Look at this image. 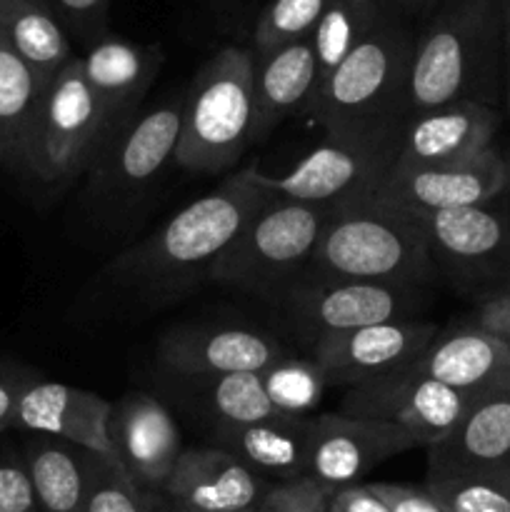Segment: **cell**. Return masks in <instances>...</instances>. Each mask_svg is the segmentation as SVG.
<instances>
[{
  "instance_id": "cell-1",
  "label": "cell",
  "mask_w": 510,
  "mask_h": 512,
  "mask_svg": "<svg viewBox=\"0 0 510 512\" xmlns=\"http://www.w3.org/2000/svg\"><path fill=\"white\" fill-rule=\"evenodd\" d=\"M268 200L253 165L238 170L208 195L180 208L143 243L120 253L110 263V278L153 298L183 293L208 278L215 260Z\"/></svg>"
},
{
  "instance_id": "cell-2",
  "label": "cell",
  "mask_w": 510,
  "mask_h": 512,
  "mask_svg": "<svg viewBox=\"0 0 510 512\" xmlns=\"http://www.w3.org/2000/svg\"><path fill=\"white\" fill-rule=\"evenodd\" d=\"M413 48L415 33L393 8L320 83L310 115L325 138L400 143Z\"/></svg>"
},
{
  "instance_id": "cell-3",
  "label": "cell",
  "mask_w": 510,
  "mask_h": 512,
  "mask_svg": "<svg viewBox=\"0 0 510 512\" xmlns=\"http://www.w3.org/2000/svg\"><path fill=\"white\" fill-rule=\"evenodd\" d=\"M505 73L498 0H440L415 35L408 115L455 100L495 105Z\"/></svg>"
},
{
  "instance_id": "cell-4",
  "label": "cell",
  "mask_w": 510,
  "mask_h": 512,
  "mask_svg": "<svg viewBox=\"0 0 510 512\" xmlns=\"http://www.w3.org/2000/svg\"><path fill=\"white\" fill-rule=\"evenodd\" d=\"M308 275L425 288L438 278L423 223L375 198L328 210Z\"/></svg>"
},
{
  "instance_id": "cell-5",
  "label": "cell",
  "mask_w": 510,
  "mask_h": 512,
  "mask_svg": "<svg viewBox=\"0 0 510 512\" xmlns=\"http://www.w3.org/2000/svg\"><path fill=\"white\" fill-rule=\"evenodd\" d=\"M255 143L253 50L220 48L183 93L175 163L195 175L233 168Z\"/></svg>"
},
{
  "instance_id": "cell-6",
  "label": "cell",
  "mask_w": 510,
  "mask_h": 512,
  "mask_svg": "<svg viewBox=\"0 0 510 512\" xmlns=\"http://www.w3.org/2000/svg\"><path fill=\"white\" fill-rule=\"evenodd\" d=\"M328 210L270 198L248 220L208 278L248 293H273L305 273Z\"/></svg>"
},
{
  "instance_id": "cell-7",
  "label": "cell",
  "mask_w": 510,
  "mask_h": 512,
  "mask_svg": "<svg viewBox=\"0 0 510 512\" xmlns=\"http://www.w3.org/2000/svg\"><path fill=\"white\" fill-rule=\"evenodd\" d=\"M110 135L98 95L75 55L45 85L25 175L48 185L70 183L93 168Z\"/></svg>"
},
{
  "instance_id": "cell-8",
  "label": "cell",
  "mask_w": 510,
  "mask_h": 512,
  "mask_svg": "<svg viewBox=\"0 0 510 512\" xmlns=\"http://www.w3.org/2000/svg\"><path fill=\"white\" fill-rule=\"evenodd\" d=\"M398 140L325 138L288 173L270 175L253 165V175L270 198L295 200L333 210L355 200L373 198L398 160Z\"/></svg>"
},
{
  "instance_id": "cell-9",
  "label": "cell",
  "mask_w": 510,
  "mask_h": 512,
  "mask_svg": "<svg viewBox=\"0 0 510 512\" xmlns=\"http://www.w3.org/2000/svg\"><path fill=\"white\" fill-rule=\"evenodd\" d=\"M280 293L285 315L310 345L325 335L348 333L383 320L415 318L423 300V288L308 273L298 275Z\"/></svg>"
},
{
  "instance_id": "cell-10",
  "label": "cell",
  "mask_w": 510,
  "mask_h": 512,
  "mask_svg": "<svg viewBox=\"0 0 510 512\" xmlns=\"http://www.w3.org/2000/svg\"><path fill=\"white\" fill-rule=\"evenodd\" d=\"M508 178V158L490 145L453 163L393 165L373 198L420 218L443 210L493 203L508 193Z\"/></svg>"
},
{
  "instance_id": "cell-11",
  "label": "cell",
  "mask_w": 510,
  "mask_h": 512,
  "mask_svg": "<svg viewBox=\"0 0 510 512\" xmlns=\"http://www.w3.org/2000/svg\"><path fill=\"white\" fill-rule=\"evenodd\" d=\"M470 400V393L403 368L385 378L348 388L340 410L398 425L413 435L418 448H430L453 433Z\"/></svg>"
},
{
  "instance_id": "cell-12",
  "label": "cell",
  "mask_w": 510,
  "mask_h": 512,
  "mask_svg": "<svg viewBox=\"0 0 510 512\" xmlns=\"http://www.w3.org/2000/svg\"><path fill=\"white\" fill-rule=\"evenodd\" d=\"M418 448L413 435L385 420L363 415L323 413L310 418L305 478L323 485L330 495L363 483L365 475L385 460Z\"/></svg>"
},
{
  "instance_id": "cell-13",
  "label": "cell",
  "mask_w": 510,
  "mask_h": 512,
  "mask_svg": "<svg viewBox=\"0 0 510 512\" xmlns=\"http://www.w3.org/2000/svg\"><path fill=\"white\" fill-rule=\"evenodd\" d=\"M183 120V93L135 113L108 138L93 168L90 185L98 193H133L153 183L175 160Z\"/></svg>"
},
{
  "instance_id": "cell-14",
  "label": "cell",
  "mask_w": 510,
  "mask_h": 512,
  "mask_svg": "<svg viewBox=\"0 0 510 512\" xmlns=\"http://www.w3.org/2000/svg\"><path fill=\"white\" fill-rule=\"evenodd\" d=\"M435 333L438 328L428 320H383L348 333L325 335L310 348L330 385L353 388L408 368Z\"/></svg>"
},
{
  "instance_id": "cell-15",
  "label": "cell",
  "mask_w": 510,
  "mask_h": 512,
  "mask_svg": "<svg viewBox=\"0 0 510 512\" xmlns=\"http://www.w3.org/2000/svg\"><path fill=\"white\" fill-rule=\"evenodd\" d=\"M493 203L420 215L438 275H450L458 285H475L508 263L510 220Z\"/></svg>"
},
{
  "instance_id": "cell-16",
  "label": "cell",
  "mask_w": 510,
  "mask_h": 512,
  "mask_svg": "<svg viewBox=\"0 0 510 512\" xmlns=\"http://www.w3.org/2000/svg\"><path fill=\"white\" fill-rule=\"evenodd\" d=\"M273 483L228 448L213 443L185 448L160 495H165L170 510H255Z\"/></svg>"
},
{
  "instance_id": "cell-17",
  "label": "cell",
  "mask_w": 510,
  "mask_h": 512,
  "mask_svg": "<svg viewBox=\"0 0 510 512\" xmlns=\"http://www.w3.org/2000/svg\"><path fill=\"white\" fill-rule=\"evenodd\" d=\"M285 353L263 330L238 325H178L158 340V360L165 373L230 375L260 373Z\"/></svg>"
},
{
  "instance_id": "cell-18",
  "label": "cell",
  "mask_w": 510,
  "mask_h": 512,
  "mask_svg": "<svg viewBox=\"0 0 510 512\" xmlns=\"http://www.w3.org/2000/svg\"><path fill=\"white\" fill-rule=\"evenodd\" d=\"M108 430L115 458L130 478L160 493L185 450L178 423L163 400L140 390L123 395L113 403Z\"/></svg>"
},
{
  "instance_id": "cell-19",
  "label": "cell",
  "mask_w": 510,
  "mask_h": 512,
  "mask_svg": "<svg viewBox=\"0 0 510 512\" xmlns=\"http://www.w3.org/2000/svg\"><path fill=\"white\" fill-rule=\"evenodd\" d=\"M110 410L113 403L103 395L33 378L20 395L13 428L30 435H53L90 453L118 460L110 443Z\"/></svg>"
},
{
  "instance_id": "cell-20",
  "label": "cell",
  "mask_w": 510,
  "mask_h": 512,
  "mask_svg": "<svg viewBox=\"0 0 510 512\" xmlns=\"http://www.w3.org/2000/svg\"><path fill=\"white\" fill-rule=\"evenodd\" d=\"M500 128L495 105L455 100L408 115L395 165H435L470 158L490 148Z\"/></svg>"
},
{
  "instance_id": "cell-21",
  "label": "cell",
  "mask_w": 510,
  "mask_h": 512,
  "mask_svg": "<svg viewBox=\"0 0 510 512\" xmlns=\"http://www.w3.org/2000/svg\"><path fill=\"white\" fill-rule=\"evenodd\" d=\"M163 60L160 45L128 43L110 35L100 38L80 55L85 80L98 95L113 133L138 113L143 98L158 80Z\"/></svg>"
},
{
  "instance_id": "cell-22",
  "label": "cell",
  "mask_w": 510,
  "mask_h": 512,
  "mask_svg": "<svg viewBox=\"0 0 510 512\" xmlns=\"http://www.w3.org/2000/svg\"><path fill=\"white\" fill-rule=\"evenodd\" d=\"M408 370L475 395L510 383V348L478 323L458 325L438 330Z\"/></svg>"
},
{
  "instance_id": "cell-23",
  "label": "cell",
  "mask_w": 510,
  "mask_h": 512,
  "mask_svg": "<svg viewBox=\"0 0 510 512\" xmlns=\"http://www.w3.org/2000/svg\"><path fill=\"white\" fill-rule=\"evenodd\" d=\"M255 140H265L285 118L310 113L320 90L313 40H295L268 53H253Z\"/></svg>"
},
{
  "instance_id": "cell-24",
  "label": "cell",
  "mask_w": 510,
  "mask_h": 512,
  "mask_svg": "<svg viewBox=\"0 0 510 512\" xmlns=\"http://www.w3.org/2000/svg\"><path fill=\"white\" fill-rule=\"evenodd\" d=\"M428 450V473L510 465V383L475 393L453 433Z\"/></svg>"
},
{
  "instance_id": "cell-25",
  "label": "cell",
  "mask_w": 510,
  "mask_h": 512,
  "mask_svg": "<svg viewBox=\"0 0 510 512\" xmlns=\"http://www.w3.org/2000/svg\"><path fill=\"white\" fill-rule=\"evenodd\" d=\"M310 418H265L245 425L213 428L215 445L248 463L263 478L293 480L305 475V450H308Z\"/></svg>"
},
{
  "instance_id": "cell-26",
  "label": "cell",
  "mask_w": 510,
  "mask_h": 512,
  "mask_svg": "<svg viewBox=\"0 0 510 512\" xmlns=\"http://www.w3.org/2000/svg\"><path fill=\"white\" fill-rule=\"evenodd\" d=\"M45 85L0 30V165L13 173H28Z\"/></svg>"
},
{
  "instance_id": "cell-27",
  "label": "cell",
  "mask_w": 510,
  "mask_h": 512,
  "mask_svg": "<svg viewBox=\"0 0 510 512\" xmlns=\"http://www.w3.org/2000/svg\"><path fill=\"white\" fill-rule=\"evenodd\" d=\"M170 378V393L178 395L188 408L203 415L213 428L223 425H245L265 418H280L265 395L260 373L230 375H178ZM290 418V415H288Z\"/></svg>"
},
{
  "instance_id": "cell-28",
  "label": "cell",
  "mask_w": 510,
  "mask_h": 512,
  "mask_svg": "<svg viewBox=\"0 0 510 512\" xmlns=\"http://www.w3.org/2000/svg\"><path fill=\"white\" fill-rule=\"evenodd\" d=\"M23 458L38 500V512H85L90 450L53 435H35L23 445Z\"/></svg>"
},
{
  "instance_id": "cell-29",
  "label": "cell",
  "mask_w": 510,
  "mask_h": 512,
  "mask_svg": "<svg viewBox=\"0 0 510 512\" xmlns=\"http://www.w3.org/2000/svg\"><path fill=\"white\" fill-rule=\"evenodd\" d=\"M0 30L45 83L75 58L70 35L43 0H0Z\"/></svg>"
},
{
  "instance_id": "cell-30",
  "label": "cell",
  "mask_w": 510,
  "mask_h": 512,
  "mask_svg": "<svg viewBox=\"0 0 510 512\" xmlns=\"http://www.w3.org/2000/svg\"><path fill=\"white\" fill-rule=\"evenodd\" d=\"M393 10L390 0H330L315 25L313 48L320 65V83L338 68L340 60Z\"/></svg>"
},
{
  "instance_id": "cell-31",
  "label": "cell",
  "mask_w": 510,
  "mask_h": 512,
  "mask_svg": "<svg viewBox=\"0 0 510 512\" xmlns=\"http://www.w3.org/2000/svg\"><path fill=\"white\" fill-rule=\"evenodd\" d=\"M425 488L445 512H510V465L428 473Z\"/></svg>"
},
{
  "instance_id": "cell-32",
  "label": "cell",
  "mask_w": 510,
  "mask_h": 512,
  "mask_svg": "<svg viewBox=\"0 0 510 512\" xmlns=\"http://www.w3.org/2000/svg\"><path fill=\"white\" fill-rule=\"evenodd\" d=\"M260 380L275 410L290 418H313L318 405L323 403L325 390L330 388L323 368L313 358L303 360L293 355H283L260 370Z\"/></svg>"
},
{
  "instance_id": "cell-33",
  "label": "cell",
  "mask_w": 510,
  "mask_h": 512,
  "mask_svg": "<svg viewBox=\"0 0 510 512\" xmlns=\"http://www.w3.org/2000/svg\"><path fill=\"white\" fill-rule=\"evenodd\" d=\"M153 495V490L135 483L118 460L90 453L85 512H165Z\"/></svg>"
},
{
  "instance_id": "cell-34",
  "label": "cell",
  "mask_w": 510,
  "mask_h": 512,
  "mask_svg": "<svg viewBox=\"0 0 510 512\" xmlns=\"http://www.w3.org/2000/svg\"><path fill=\"white\" fill-rule=\"evenodd\" d=\"M330 0H270L253 30V53L283 48L313 35Z\"/></svg>"
},
{
  "instance_id": "cell-35",
  "label": "cell",
  "mask_w": 510,
  "mask_h": 512,
  "mask_svg": "<svg viewBox=\"0 0 510 512\" xmlns=\"http://www.w3.org/2000/svg\"><path fill=\"white\" fill-rule=\"evenodd\" d=\"M65 33L90 48L108 35V10L113 0H43Z\"/></svg>"
},
{
  "instance_id": "cell-36",
  "label": "cell",
  "mask_w": 510,
  "mask_h": 512,
  "mask_svg": "<svg viewBox=\"0 0 510 512\" xmlns=\"http://www.w3.org/2000/svg\"><path fill=\"white\" fill-rule=\"evenodd\" d=\"M330 493L310 478L275 480L258 503V512H328Z\"/></svg>"
},
{
  "instance_id": "cell-37",
  "label": "cell",
  "mask_w": 510,
  "mask_h": 512,
  "mask_svg": "<svg viewBox=\"0 0 510 512\" xmlns=\"http://www.w3.org/2000/svg\"><path fill=\"white\" fill-rule=\"evenodd\" d=\"M0 512H38L23 453H0Z\"/></svg>"
},
{
  "instance_id": "cell-38",
  "label": "cell",
  "mask_w": 510,
  "mask_h": 512,
  "mask_svg": "<svg viewBox=\"0 0 510 512\" xmlns=\"http://www.w3.org/2000/svg\"><path fill=\"white\" fill-rule=\"evenodd\" d=\"M390 512H445L428 488L403 483H370Z\"/></svg>"
},
{
  "instance_id": "cell-39",
  "label": "cell",
  "mask_w": 510,
  "mask_h": 512,
  "mask_svg": "<svg viewBox=\"0 0 510 512\" xmlns=\"http://www.w3.org/2000/svg\"><path fill=\"white\" fill-rule=\"evenodd\" d=\"M33 378H38V375L23 365L0 363V435L13 428L20 395Z\"/></svg>"
},
{
  "instance_id": "cell-40",
  "label": "cell",
  "mask_w": 510,
  "mask_h": 512,
  "mask_svg": "<svg viewBox=\"0 0 510 512\" xmlns=\"http://www.w3.org/2000/svg\"><path fill=\"white\" fill-rule=\"evenodd\" d=\"M328 512H390L370 483H355L330 495Z\"/></svg>"
},
{
  "instance_id": "cell-41",
  "label": "cell",
  "mask_w": 510,
  "mask_h": 512,
  "mask_svg": "<svg viewBox=\"0 0 510 512\" xmlns=\"http://www.w3.org/2000/svg\"><path fill=\"white\" fill-rule=\"evenodd\" d=\"M475 323L488 330V333H493L495 338L503 340L510 348V290L485 298V303L478 308Z\"/></svg>"
},
{
  "instance_id": "cell-42",
  "label": "cell",
  "mask_w": 510,
  "mask_h": 512,
  "mask_svg": "<svg viewBox=\"0 0 510 512\" xmlns=\"http://www.w3.org/2000/svg\"><path fill=\"white\" fill-rule=\"evenodd\" d=\"M500 28H503V58H505V88L510 85V0H498Z\"/></svg>"
},
{
  "instance_id": "cell-43",
  "label": "cell",
  "mask_w": 510,
  "mask_h": 512,
  "mask_svg": "<svg viewBox=\"0 0 510 512\" xmlns=\"http://www.w3.org/2000/svg\"><path fill=\"white\" fill-rule=\"evenodd\" d=\"M440 0H390L395 10L400 15H420V13H428L433 5H438Z\"/></svg>"
},
{
  "instance_id": "cell-44",
  "label": "cell",
  "mask_w": 510,
  "mask_h": 512,
  "mask_svg": "<svg viewBox=\"0 0 510 512\" xmlns=\"http://www.w3.org/2000/svg\"><path fill=\"white\" fill-rule=\"evenodd\" d=\"M168 512H188V510H168ZM223 512H258V510H223Z\"/></svg>"
},
{
  "instance_id": "cell-45",
  "label": "cell",
  "mask_w": 510,
  "mask_h": 512,
  "mask_svg": "<svg viewBox=\"0 0 510 512\" xmlns=\"http://www.w3.org/2000/svg\"><path fill=\"white\" fill-rule=\"evenodd\" d=\"M505 95H508V108H510V85H508V88H505Z\"/></svg>"
},
{
  "instance_id": "cell-46",
  "label": "cell",
  "mask_w": 510,
  "mask_h": 512,
  "mask_svg": "<svg viewBox=\"0 0 510 512\" xmlns=\"http://www.w3.org/2000/svg\"><path fill=\"white\" fill-rule=\"evenodd\" d=\"M508 168H510V160H508ZM508 193H510V178H508Z\"/></svg>"
}]
</instances>
